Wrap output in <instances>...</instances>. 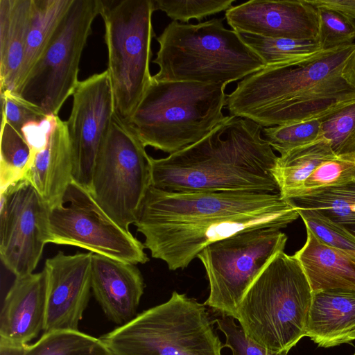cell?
<instances>
[{
  "instance_id": "6da1fadb",
  "label": "cell",
  "mask_w": 355,
  "mask_h": 355,
  "mask_svg": "<svg viewBox=\"0 0 355 355\" xmlns=\"http://www.w3.org/2000/svg\"><path fill=\"white\" fill-rule=\"evenodd\" d=\"M279 193L148 189L135 223L151 257L184 269L208 245L239 232L282 229L299 217Z\"/></svg>"
},
{
  "instance_id": "7a4b0ae2",
  "label": "cell",
  "mask_w": 355,
  "mask_h": 355,
  "mask_svg": "<svg viewBox=\"0 0 355 355\" xmlns=\"http://www.w3.org/2000/svg\"><path fill=\"white\" fill-rule=\"evenodd\" d=\"M263 128L226 116L200 141L166 157H151L152 186L173 192L279 193L272 174L278 156Z\"/></svg>"
},
{
  "instance_id": "3957f363",
  "label": "cell",
  "mask_w": 355,
  "mask_h": 355,
  "mask_svg": "<svg viewBox=\"0 0 355 355\" xmlns=\"http://www.w3.org/2000/svg\"><path fill=\"white\" fill-rule=\"evenodd\" d=\"M354 50L353 43L306 63L265 67L238 83L227 108L263 128L319 119L355 101V89L342 76Z\"/></svg>"
},
{
  "instance_id": "277c9868",
  "label": "cell",
  "mask_w": 355,
  "mask_h": 355,
  "mask_svg": "<svg viewBox=\"0 0 355 355\" xmlns=\"http://www.w3.org/2000/svg\"><path fill=\"white\" fill-rule=\"evenodd\" d=\"M214 18L197 24L173 21L157 37L159 49L152 76L157 82L225 84L243 80L266 67L233 29Z\"/></svg>"
},
{
  "instance_id": "5b68a950",
  "label": "cell",
  "mask_w": 355,
  "mask_h": 355,
  "mask_svg": "<svg viewBox=\"0 0 355 355\" xmlns=\"http://www.w3.org/2000/svg\"><path fill=\"white\" fill-rule=\"evenodd\" d=\"M226 86L152 78L135 111L123 123L146 147L175 153L202 139L225 119Z\"/></svg>"
},
{
  "instance_id": "8992f818",
  "label": "cell",
  "mask_w": 355,
  "mask_h": 355,
  "mask_svg": "<svg viewBox=\"0 0 355 355\" xmlns=\"http://www.w3.org/2000/svg\"><path fill=\"white\" fill-rule=\"evenodd\" d=\"M313 291L294 255L277 254L245 292L235 319L268 352H288L306 336Z\"/></svg>"
},
{
  "instance_id": "52a82bcc",
  "label": "cell",
  "mask_w": 355,
  "mask_h": 355,
  "mask_svg": "<svg viewBox=\"0 0 355 355\" xmlns=\"http://www.w3.org/2000/svg\"><path fill=\"white\" fill-rule=\"evenodd\" d=\"M100 338L114 355H221L224 347L205 304L177 291Z\"/></svg>"
},
{
  "instance_id": "ba28073f",
  "label": "cell",
  "mask_w": 355,
  "mask_h": 355,
  "mask_svg": "<svg viewBox=\"0 0 355 355\" xmlns=\"http://www.w3.org/2000/svg\"><path fill=\"white\" fill-rule=\"evenodd\" d=\"M102 4L114 113L125 122L152 81L150 62L155 36L152 21L155 10L152 0H102Z\"/></svg>"
},
{
  "instance_id": "9c48e42d",
  "label": "cell",
  "mask_w": 355,
  "mask_h": 355,
  "mask_svg": "<svg viewBox=\"0 0 355 355\" xmlns=\"http://www.w3.org/2000/svg\"><path fill=\"white\" fill-rule=\"evenodd\" d=\"M102 6V0H73L42 55L12 93L44 114L58 116L79 84L82 53Z\"/></svg>"
},
{
  "instance_id": "30bf717a",
  "label": "cell",
  "mask_w": 355,
  "mask_h": 355,
  "mask_svg": "<svg viewBox=\"0 0 355 355\" xmlns=\"http://www.w3.org/2000/svg\"><path fill=\"white\" fill-rule=\"evenodd\" d=\"M152 186L151 157L114 115L94 166L90 192L103 211L129 231Z\"/></svg>"
},
{
  "instance_id": "8fae6325",
  "label": "cell",
  "mask_w": 355,
  "mask_h": 355,
  "mask_svg": "<svg viewBox=\"0 0 355 355\" xmlns=\"http://www.w3.org/2000/svg\"><path fill=\"white\" fill-rule=\"evenodd\" d=\"M287 239L280 229L254 228L206 246L197 256L209 284L204 304L235 319L245 292L272 258L284 251Z\"/></svg>"
},
{
  "instance_id": "7c38bea8",
  "label": "cell",
  "mask_w": 355,
  "mask_h": 355,
  "mask_svg": "<svg viewBox=\"0 0 355 355\" xmlns=\"http://www.w3.org/2000/svg\"><path fill=\"white\" fill-rule=\"evenodd\" d=\"M48 243L76 246L135 265L149 261L144 243L112 220L91 192L74 180L64 204L50 210Z\"/></svg>"
},
{
  "instance_id": "4fadbf2b",
  "label": "cell",
  "mask_w": 355,
  "mask_h": 355,
  "mask_svg": "<svg viewBox=\"0 0 355 355\" xmlns=\"http://www.w3.org/2000/svg\"><path fill=\"white\" fill-rule=\"evenodd\" d=\"M50 210L24 178L1 190L0 257L15 277L36 268L48 243Z\"/></svg>"
},
{
  "instance_id": "5bb4252c",
  "label": "cell",
  "mask_w": 355,
  "mask_h": 355,
  "mask_svg": "<svg viewBox=\"0 0 355 355\" xmlns=\"http://www.w3.org/2000/svg\"><path fill=\"white\" fill-rule=\"evenodd\" d=\"M114 115L107 70L79 82L66 124L74 154L73 180L89 191L98 155Z\"/></svg>"
},
{
  "instance_id": "9a60e30c",
  "label": "cell",
  "mask_w": 355,
  "mask_h": 355,
  "mask_svg": "<svg viewBox=\"0 0 355 355\" xmlns=\"http://www.w3.org/2000/svg\"><path fill=\"white\" fill-rule=\"evenodd\" d=\"M93 253L58 252L46 260V314L44 333L78 331L92 291Z\"/></svg>"
},
{
  "instance_id": "2e32d148",
  "label": "cell",
  "mask_w": 355,
  "mask_h": 355,
  "mask_svg": "<svg viewBox=\"0 0 355 355\" xmlns=\"http://www.w3.org/2000/svg\"><path fill=\"white\" fill-rule=\"evenodd\" d=\"M225 17L237 33L304 40L318 35L317 8L309 0H251L233 6Z\"/></svg>"
},
{
  "instance_id": "e0dca14e",
  "label": "cell",
  "mask_w": 355,
  "mask_h": 355,
  "mask_svg": "<svg viewBox=\"0 0 355 355\" xmlns=\"http://www.w3.org/2000/svg\"><path fill=\"white\" fill-rule=\"evenodd\" d=\"M144 287L135 264L93 253L92 291L113 323L123 325L137 315Z\"/></svg>"
},
{
  "instance_id": "ac0fdd59",
  "label": "cell",
  "mask_w": 355,
  "mask_h": 355,
  "mask_svg": "<svg viewBox=\"0 0 355 355\" xmlns=\"http://www.w3.org/2000/svg\"><path fill=\"white\" fill-rule=\"evenodd\" d=\"M45 270L16 277L0 314V338L28 345L44 331L46 314Z\"/></svg>"
},
{
  "instance_id": "d6986e66",
  "label": "cell",
  "mask_w": 355,
  "mask_h": 355,
  "mask_svg": "<svg viewBox=\"0 0 355 355\" xmlns=\"http://www.w3.org/2000/svg\"><path fill=\"white\" fill-rule=\"evenodd\" d=\"M74 154L66 121L58 118L46 145L37 151L24 178L28 180L50 209L64 204L73 181Z\"/></svg>"
},
{
  "instance_id": "ffe728a7",
  "label": "cell",
  "mask_w": 355,
  "mask_h": 355,
  "mask_svg": "<svg viewBox=\"0 0 355 355\" xmlns=\"http://www.w3.org/2000/svg\"><path fill=\"white\" fill-rule=\"evenodd\" d=\"M306 336L318 347H331L355 340V291L313 293Z\"/></svg>"
},
{
  "instance_id": "44dd1931",
  "label": "cell",
  "mask_w": 355,
  "mask_h": 355,
  "mask_svg": "<svg viewBox=\"0 0 355 355\" xmlns=\"http://www.w3.org/2000/svg\"><path fill=\"white\" fill-rule=\"evenodd\" d=\"M313 293L327 290L355 291V259L331 248L306 230V240L294 254Z\"/></svg>"
},
{
  "instance_id": "7402d4cb",
  "label": "cell",
  "mask_w": 355,
  "mask_h": 355,
  "mask_svg": "<svg viewBox=\"0 0 355 355\" xmlns=\"http://www.w3.org/2000/svg\"><path fill=\"white\" fill-rule=\"evenodd\" d=\"M31 13L32 0H0V93L15 89Z\"/></svg>"
},
{
  "instance_id": "603a6c76",
  "label": "cell",
  "mask_w": 355,
  "mask_h": 355,
  "mask_svg": "<svg viewBox=\"0 0 355 355\" xmlns=\"http://www.w3.org/2000/svg\"><path fill=\"white\" fill-rule=\"evenodd\" d=\"M337 157L329 141L321 135L313 142L279 156L272 174L282 197L286 199L300 190L318 166Z\"/></svg>"
},
{
  "instance_id": "cb8c5ba5",
  "label": "cell",
  "mask_w": 355,
  "mask_h": 355,
  "mask_svg": "<svg viewBox=\"0 0 355 355\" xmlns=\"http://www.w3.org/2000/svg\"><path fill=\"white\" fill-rule=\"evenodd\" d=\"M73 0H32V13L24 60L15 87L23 83L48 46Z\"/></svg>"
},
{
  "instance_id": "d4e9b609",
  "label": "cell",
  "mask_w": 355,
  "mask_h": 355,
  "mask_svg": "<svg viewBox=\"0 0 355 355\" xmlns=\"http://www.w3.org/2000/svg\"><path fill=\"white\" fill-rule=\"evenodd\" d=\"M286 200L295 209L318 212L355 236V182L307 191Z\"/></svg>"
},
{
  "instance_id": "484cf974",
  "label": "cell",
  "mask_w": 355,
  "mask_h": 355,
  "mask_svg": "<svg viewBox=\"0 0 355 355\" xmlns=\"http://www.w3.org/2000/svg\"><path fill=\"white\" fill-rule=\"evenodd\" d=\"M238 33L261 58L266 67L306 63L328 51L322 50L315 40L270 38L245 33Z\"/></svg>"
},
{
  "instance_id": "4316f807",
  "label": "cell",
  "mask_w": 355,
  "mask_h": 355,
  "mask_svg": "<svg viewBox=\"0 0 355 355\" xmlns=\"http://www.w3.org/2000/svg\"><path fill=\"white\" fill-rule=\"evenodd\" d=\"M24 355H114L100 338L78 331L61 330L44 333Z\"/></svg>"
},
{
  "instance_id": "83f0119b",
  "label": "cell",
  "mask_w": 355,
  "mask_h": 355,
  "mask_svg": "<svg viewBox=\"0 0 355 355\" xmlns=\"http://www.w3.org/2000/svg\"><path fill=\"white\" fill-rule=\"evenodd\" d=\"M1 190L24 178L35 153L21 133L1 118Z\"/></svg>"
},
{
  "instance_id": "f1b7e54d",
  "label": "cell",
  "mask_w": 355,
  "mask_h": 355,
  "mask_svg": "<svg viewBox=\"0 0 355 355\" xmlns=\"http://www.w3.org/2000/svg\"><path fill=\"white\" fill-rule=\"evenodd\" d=\"M320 135L337 157H355V101L319 118Z\"/></svg>"
},
{
  "instance_id": "f546056e",
  "label": "cell",
  "mask_w": 355,
  "mask_h": 355,
  "mask_svg": "<svg viewBox=\"0 0 355 355\" xmlns=\"http://www.w3.org/2000/svg\"><path fill=\"white\" fill-rule=\"evenodd\" d=\"M263 136L280 155L315 141L320 136V121L313 119L263 128Z\"/></svg>"
},
{
  "instance_id": "4dcf8cb0",
  "label": "cell",
  "mask_w": 355,
  "mask_h": 355,
  "mask_svg": "<svg viewBox=\"0 0 355 355\" xmlns=\"http://www.w3.org/2000/svg\"><path fill=\"white\" fill-rule=\"evenodd\" d=\"M315 41L322 50L349 45L355 40V20L337 10L318 6Z\"/></svg>"
},
{
  "instance_id": "1f68e13d",
  "label": "cell",
  "mask_w": 355,
  "mask_h": 355,
  "mask_svg": "<svg viewBox=\"0 0 355 355\" xmlns=\"http://www.w3.org/2000/svg\"><path fill=\"white\" fill-rule=\"evenodd\" d=\"M306 230L325 245L355 259V236L317 211L296 209Z\"/></svg>"
},
{
  "instance_id": "d6a6232c",
  "label": "cell",
  "mask_w": 355,
  "mask_h": 355,
  "mask_svg": "<svg viewBox=\"0 0 355 355\" xmlns=\"http://www.w3.org/2000/svg\"><path fill=\"white\" fill-rule=\"evenodd\" d=\"M355 182V157H338L318 166L302 187L291 194L288 200L307 191L339 187Z\"/></svg>"
},
{
  "instance_id": "836d02e7",
  "label": "cell",
  "mask_w": 355,
  "mask_h": 355,
  "mask_svg": "<svg viewBox=\"0 0 355 355\" xmlns=\"http://www.w3.org/2000/svg\"><path fill=\"white\" fill-rule=\"evenodd\" d=\"M155 10H162L174 21L189 22L202 19L233 6L236 0H152Z\"/></svg>"
},
{
  "instance_id": "e575fe53",
  "label": "cell",
  "mask_w": 355,
  "mask_h": 355,
  "mask_svg": "<svg viewBox=\"0 0 355 355\" xmlns=\"http://www.w3.org/2000/svg\"><path fill=\"white\" fill-rule=\"evenodd\" d=\"M234 318L218 314L214 322L225 336L224 347H229L232 355H287L288 352L279 353L268 352L248 338L240 325L234 322Z\"/></svg>"
},
{
  "instance_id": "d590c367",
  "label": "cell",
  "mask_w": 355,
  "mask_h": 355,
  "mask_svg": "<svg viewBox=\"0 0 355 355\" xmlns=\"http://www.w3.org/2000/svg\"><path fill=\"white\" fill-rule=\"evenodd\" d=\"M1 94V115L15 129L21 132L24 125L44 118L45 114L10 91Z\"/></svg>"
},
{
  "instance_id": "8d00e7d4",
  "label": "cell",
  "mask_w": 355,
  "mask_h": 355,
  "mask_svg": "<svg viewBox=\"0 0 355 355\" xmlns=\"http://www.w3.org/2000/svg\"><path fill=\"white\" fill-rule=\"evenodd\" d=\"M315 7L322 6L340 12L355 20V0H309Z\"/></svg>"
},
{
  "instance_id": "74e56055",
  "label": "cell",
  "mask_w": 355,
  "mask_h": 355,
  "mask_svg": "<svg viewBox=\"0 0 355 355\" xmlns=\"http://www.w3.org/2000/svg\"><path fill=\"white\" fill-rule=\"evenodd\" d=\"M26 347L0 338V355H24Z\"/></svg>"
},
{
  "instance_id": "f35d334b",
  "label": "cell",
  "mask_w": 355,
  "mask_h": 355,
  "mask_svg": "<svg viewBox=\"0 0 355 355\" xmlns=\"http://www.w3.org/2000/svg\"><path fill=\"white\" fill-rule=\"evenodd\" d=\"M345 81L355 89V50L346 61L342 71Z\"/></svg>"
},
{
  "instance_id": "ab89813d",
  "label": "cell",
  "mask_w": 355,
  "mask_h": 355,
  "mask_svg": "<svg viewBox=\"0 0 355 355\" xmlns=\"http://www.w3.org/2000/svg\"><path fill=\"white\" fill-rule=\"evenodd\" d=\"M354 355H355V353H354Z\"/></svg>"
}]
</instances>
